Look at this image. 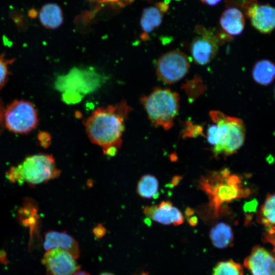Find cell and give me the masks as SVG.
Segmentation results:
<instances>
[{"label": "cell", "mask_w": 275, "mask_h": 275, "mask_svg": "<svg viewBox=\"0 0 275 275\" xmlns=\"http://www.w3.org/2000/svg\"><path fill=\"white\" fill-rule=\"evenodd\" d=\"M190 62L186 54L178 50L168 51L158 59L156 69L158 78L166 84H172L187 73Z\"/></svg>", "instance_id": "obj_8"}, {"label": "cell", "mask_w": 275, "mask_h": 275, "mask_svg": "<svg viewBox=\"0 0 275 275\" xmlns=\"http://www.w3.org/2000/svg\"><path fill=\"white\" fill-rule=\"evenodd\" d=\"M131 108L125 100L98 107L84 121L90 141L102 148H120L125 130V121Z\"/></svg>", "instance_id": "obj_1"}, {"label": "cell", "mask_w": 275, "mask_h": 275, "mask_svg": "<svg viewBox=\"0 0 275 275\" xmlns=\"http://www.w3.org/2000/svg\"><path fill=\"white\" fill-rule=\"evenodd\" d=\"M200 34V36L193 40L190 52L195 63L205 65L209 63L216 55L220 39L206 30H202Z\"/></svg>", "instance_id": "obj_10"}, {"label": "cell", "mask_w": 275, "mask_h": 275, "mask_svg": "<svg viewBox=\"0 0 275 275\" xmlns=\"http://www.w3.org/2000/svg\"><path fill=\"white\" fill-rule=\"evenodd\" d=\"M251 23L257 31L268 34L275 29V8L269 5H255L248 12Z\"/></svg>", "instance_id": "obj_14"}, {"label": "cell", "mask_w": 275, "mask_h": 275, "mask_svg": "<svg viewBox=\"0 0 275 275\" xmlns=\"http://www.w3.org/2000/svg\"><path fill=\"white\" fill-rule=\"evenodd\" d=\"M5 108L3 100L0 98V135L3 133L5 126Z\"/></svg>", "instance_id": "obj_31"}, {"label": "cell", "mask_w": 275, "mask_h": 275, "mask_svg": "<svg viewBox=\"0 0 275 275\" xmlns=\"http://www.w3.org/2000/svg\"><path fill=\"white\" fill-rule=\"evenodd\" d=\"M20 221L33 229L36 228L38 221V209L36 203L30 198L24 199L18 209Z\"/></svg>", "instance_id": "obj_21"}, {"label": "cell", "mask_w": 275, "mask_h": 275, "mask_svg": "<svg viewBox=\"0 0 275 275\" xmlns=\"http://www.w3.org/2000/svg\"><path fill=\"white\" fill-rule=\"evenodd\" d=\"M148 117L155 127L171 129L178 114L180 99L178 93L169 89L155 88L140 98Z\"/></svg>", "instance_id": "obj_5"}, {"label": "cell", "mask_w": 275, "mask_h": 275, "mask_svg": "<svg viewBox=\"0 0 275 275\" xmlns=\"http://www.w3.org/2000/svg\"><path fill=\"white\" fill-rule=\"evenodd\" d=\"M239 176L231 174L228 168L202 176L199 186L209 198V208L214 218L218 217L222 206L237 198L247 197L251 194L249 188L241 185Z\"/></svg>", "instance_id": "obj_2"}, {"label": "cell", "mask_w": 275, "mask_h": 275, "mask_svg": "<svg viewBox=\"0 0 275 275\" xmlns=\"http://www.w3.org/2000/svg\"><path fill=\"white\" fill-rule=\"evenodd\" d=\"M195 210L189 207H187L185 210V215L186 218H188L195 214Z\"/></svg>", "instance_id": "obj_37"}, {"label": "cell", "mask_w": 275, "mask_h": 275, "mask_svg": "<svg viewBox=\"0 0 275 275\" xmlns=\"http://www.w3.org/2000/svg\"><path fill=\"white\" fill-rule=\"evenodd\" d=\"M274 93H275V89H274Z\"/></svg>", "instance_id": "obj_42"}, {"label": "cell", "mask_w": 275, "mask_h": 275, "mask_svg": "<svg viewBox=\"0 0 275 275\" xmlns=\"http://www.w3.org/2000/svg\"><path fill=\"white\" fill-rule=\"evenodd\" d=\"M243 264L252 275H275V258L261 246H254Z\"/></svg>", "instance_id": "obj_11"}, {"label": "cell", "mask_w": 275, "mask_h": 275, "mask_svg": "<svg viewBox=\"0 0 275 275\" xmlns=\"http://www.w3.org/2000/svg\"><path fill=\"white\" fill-rule=\"evenodd\" d=\"M104 80L103 75L93 67H73L57 77L55 88L62 92L65 103L75 104L85 95L97 90Z\"/></svg>", "instance_id": "obj_4"}, {"label": "cell", "mask_w": 275, "mask_h": 275, "mask_svg": "<svg viewBox=\"0 0 275 275\" xmlns=\"http://www.w3.org/2000/svg\"><path fill=\"white\" fill-rule=\"evenodd\" d=\"M222 0H201V1L208 6H214L221 2Z\"/></svg>", "instance_id": "obj_35"}, {"label": "cell", "mask_w": 275, "mask_h": 275, "mask_svg": "<svg viewBox=\"0 0 275 275\" xmlns=\"http://www.w3.org/2000/svg\"><path fill=\"white\" fill-rule=\"evenodd\" d=\"M61 173L51 154L38 153L28 155L20 163L10 167L6 176L12 183L33 187L55 179Z\"/></svg>", "instance_id": "obj_3"}, {"label": "cell", "mask_w": 275, "mask_h": 275, "mask_svg": "<svg viewBox=\"0 0 275 275\" xmlns=\"http://www.w3.org/2000/svg\"><path fill=\"white\" fill-rule=\"evenodd\" d=\"M14 61V59H7L4 54H0V90L8 80L10 76L9 66Z\"/></svg>", "instance_id": "obj_26"}, {"label": "cell", "mask_w": 275, "mask_h": 275, "mask_svg": "<svg viewBox=\"0 0 275 275\" xmlns=\"http://www.w3.org/2000/svg\"><path fill=\"white\" fill-rule=\"evenodd\" d=\"M99 275H115V274L109 272H103L101 273Z\"/></svg>", "instance_id": "obj_40"}, {"label": "cell", "mask_w": 275, "mask_h": 275, "mask_svg": "<svg viewBox=\"0 0 275 275\" xmlns=\"http://www.w3.org/2000/svg\"><path fill=\"white\" fill-rule=\"evenodd\" d=\"M254 80L263 86L270 85L275 79V65L269 60L263 59L257 61L252 70Z\"/></svg>", "instance_id": "obj_20"}, {"label": "cell", "mask_w": 275, "mask_h": 275, "mask_svg": "<svg viewBox=\"0 0 275 275\" xmlns=\"http://www.w3.org/2000/svg\"><path fill=\"white\" fill-rule=\"evenodd\" d=\"M5 126L17 134H28L37 126L39 117L34 104L24 100H15L5 108Z\"/></svg>", "instance_id": "obj_7"}, {"label": "cell", "mask_w": 275, "mask_h": 275, "mask_svg": "<svg viewBox=\"0 0 275 275\" xmlns=\"http://www.w3.org/2000/svg\"><path fill=\"white\" fill-rule=\"evenodd\" d=\"M43 248L46 251L60 249L71 254L76 259L79 257L80 249L77 240L66 231L54 230L44 234Z\"/></svg>", "instance_id": "obj_13"}, {"label": "cell", "mask_w": 275, "mask_h": 275, "mask_svg": "<svg viewBox=\"0 0 275 275\" xmlns=\"http://www.w3.org/2000/svg\"><path fill=\"white\" fill-rule=\"evenodd\" d=\"M73 275H91L89 273L85 271H77Z\"/></svg>", "instance_id": "obj_39"}, {"label": "cell", "mask_w": 275, "mask_h": 275, "mask_svg": "<svg viewBox=\"0 0 275 275\" xmlns=\"http://www.w3.org/2000/svg\"><path fill=\"white\" fill-rule=\"evenodd\" d=\"M257 221L267 228L268 234L275 233V194H268L257 214Z\"/></svg>", "instance_id": "obj_17"}, {"label": "cell", "mask_w": 275, "mask_h": 275, "mask_svg": "<svg viewBox=\"0 0 275 275\" xmlns=\"http://www.w3.org/2000/svg\"><path fill=\"white\" fill-rule=\"evenodd\" d=\"M190 100L197 98L204 92L206 87L202 79L199 76H195L190 80H187L182 86Z\"/></svg>", "instance_id": "obj_24"}, {"label": "cell", "mask_w": 275, "mask_h": 275, "mask_svg": "<svg viewBox=\"0 0 275 275\" xmlns=\"http://www.w3.org/2000/svg\"><path fill=\"white\" fill-rule=\"evenodd\" d=\"M37 139L40 146L44 148H48L51 144V136L48 132L40 131L37 135Z\"/></svg>", "instance_id": "obj_29"}, {"label": "cell", "mask_w": 275, "mask_h": 275, "mask_svg": "<svg viewBox=\"0 0 275 275\" xmlns=\"http://www.w3.org/2000/svg\"><path fill=\"white\" fill-rule=\"evenodd\" d=\"M199 136L205 137L202 126L194 124L191 121H187L182 132V138H196Z\"/></svg>", "instance_id": "obj_27"}, {"label": "cell", "mask_w": 275, "mask_h": 275, "mask_svg": "<svg viewBox=\"0 0 275 275\" xmlns=\"http://www.w3.org/2000/svg\"><path fill=\"white\" fill-rule=\"evenodd\" d=\"M37 14H38L37 12L34 9L32 8L29 10L28 11V15L30 17L32 18H36L37 16Z\"/></svg>", "instance_id": "obj_38"}, {"label": "cell", "mask_w": 275, "mask_h": 275, "mask_svg": "<svg viewBox=\"0 0 275 275\" xmlns=\"http://www.w3.org/2000/svg\"><path fill=\"white\" fill-rule=\"evenodd\" d=\"M158 181L153 175L146 174L142 176L136 186V192L142 198L150 199L158 196Z\"/></svg>", "instance_id": "obj_22"}, {"label": "cell", "mask_w": 275, "mask_h": 275, "mask_svg": "<svg viewBox=\"0 0 275 275\" xmlns=\"http://www.w3.org/2000/svg\"><path fill=\"white\" fill-rule=\"evenodd\" d=\"M209 237L213 245L218 249L229 246L234 238L231 227L222 222L216 223L211 228Z\"/></svg>", "instance_id": "obj_18"}, {"label": "cell", "mask_w": 275, "mask_h": 275, "mask_svg": "<svg viewBox=\"0 0 275 275\" xmlns=\"http://www.w3.org/2000/svg\"><path fill=\"white\" fill-rule=\"evenodd\" d=\"M119 148L116 147H111L102 150L103 154L108 157H113L118 152Z\"/></svg>", "instance_id": "obj_32"}, {"label": "cell", "mask_w": 275, "mask_h": 275, "mask_svg": "<svg viewBox=\"0 0 275 275\" xmlns=\"http://www.w3.org/2000/svg\"><path fill=\"white\" fill-rule=\"evenodd\" d=\"M224 31L231 36H238L244 29V18L242 12L235 7L226 9L219 20Z\"/></svg>", "instance_id": "obj_15"}, {"label": "cell", "mask_w": 275, "mask_h": 275, "mask_svg": "<svg viewBox=\"0 0 275 275\" xmlns=\"http://www.w3.org/2000/svg\"><path fill=\"white\" fill-rule=\"evenodd\" d=\"M9 15L20 31H25L28 28V20L25 13L21 10L11 7Z\"/></svg>", "instance_id": "obj_25"}, {"label": "cell", "mask_w": 275, "mask_h": 275, "mask_svg": "<svg viewBox=\"0 0 275 275\" xmlns=\"http://www.w3.org/2000/svg\"><path fill=\"white\" fill-rule=\"evenodd\" d=\"M162 21V15L156 7L150 6L144 9L140 19L141 27L143 31L141 38L147 40L148 34L159 27Z\"/></svg>", "instance_id": "obj_19"}, {"label": "cell", "mask_w": 275, "mask_h": 275, "mask_svg": "<svg viewBox=\"0 0 275 275\" xmlns=\"http://www.w3.org/2000/svg\"><path fill=\"white\" fill-rule=\"evenodd\" d=\"M207 141L209 144L214 147L219 142L217 127L215 124L210 125L207 130Z\"/></svg>", "instance_id": "obj_28"}, {"label": "cell", "mask_w": 275, "mask_h": 275, "mask_svg": "<svg viewBox=\"0 0 275 275\" xmlns=\"http://www.w3.org/2000/svg\"><path fill=\"white\" fill-rule=\"evenodd\" d=\"M135 275H149L148 272H145V271H142L139 274H135Z\"/></svg>", "instance_id": "obj_41"}, {"label": "cell", "mask_w": 275, "mask_h": 275, "mask_svg": "<svg viewBox=\"0 0 275 275\" xmlns=\"http://www.w3.org/2000/svg\"><path fill=\"white\" fill-rule=\"evenodd\" d=\"M189 224L191 226H196L198 223V218L196 215H192L187 218Z\"/></svg>", "instance_id": "obj_34"}, {"label": "cell", "mask_w": 275, "mask_h": 275, "mask_svg": "<svg viewBox=\"0 0 275 275\" xmlns=\"http://www.w3.org/2000/svg\"><path fill=\"white\" fill-rule=\"evenodd\" d=\"M156 8L162 12H166L169 9V6L165 3L159 2L156 4Z\"/></svg>", "instance_id": "obj_33"}, {"label": "cell", "mask_w": 275, "mask_h": 275, "mask_svg": "<svg viewBox=\"0 0 275 275\" xmlns=\"http://www.w3.org/2000/svg\"><path fill=\"white\" fill-rule=\"evenodd\" d=\"M182 176H180L179 175H176L174 176L171 180V185L172 186H177V185H178V184L179 183L180 181L182 180Z\"/></svg>", "instance_id": "obj_36"}, {"label": "cell", "mask_w": 275, "mask_h": 275, "mask_svg": "<svg viewBox=\"0 0 275 275\" xmlns=\"http://www.w3.org/2000/svg\"><path fill=\"white\" fill-rule=\"evenodd\" d=\"M39 20L42 25L49 29H56L63 23L64 16L61 7L55 3L44 5L39 13Z\"/></svg>", "instance_id": "obj_16"}, {"label": "cell", "mask_w": 275, "mask_h": 275, "mask_svg": "<svg viewBox=\"0 0 275 275\" xmlns=\"http://www.w3.org/2000/svg\"><path fill=\"white\" fill-rule=\"evenodd\" d=\"M143 213L147 218L164 225H180L184 222V216L179 209L169 201H162L158 205L147 206Z\"/></svg>", "instance_id": "obj_12"}, {"label": "cell", "mask_w": 275, "mask_h": 275, "mask_svg": "<svg viewBox=\"0 0 275 275\" xmlns=\"http://www.w3.org/2000/svg\"><path fill=\"white\" fill-rule=\"evenodd\" d=\"M209 116L217 127L219 139L218 143L213 148V153L215 156H228L236 152L245 140V129L242 120L218 111L210 112Z\"/></svg>", "instance_id": "obj_6"}, {"label": "cell", "mask_w": 275, "mask_h": 275, "mask_svg": "<svg viewBox=\"0 0 275 275\" xmlns=\"http://www.w3.org/2000/svg\"><path fill=\"white\" fill-rule=\"evenodd\" d=\"M93 233L96 238L100 239L106 234V229L102 224H98L94 228Z\"/></svg>", "instance_id": "obj_30"}, {"label": "cell", "mask_w": 275, "mask_h": 275, "mask_svg": "<svg viewBox=\"0 0 275 275\" xmlns=\"http://www.w3.org/2000/svg\"><path fill=\"white\" fill-rule=\"evenodd\" d=\"M242 266L233 260L223 261L216 264L211 275H243Z\"/></svg>", "instance_id": "obj_23"}, {"label": "cell", "mask_w": 275, "mask_h": 275, "mask_svg": "<svg viewBox=\"0 0 275 275\" xmlns=\"http://www.w3.org/2000/svg\"><path fill=\"white\" fill-rule=\"evenodd\" d=\"M69 252L60 249L48 251L42 259L47 275H73L80 266Z\"/></svg>", "instance_id": "obj_9"}]
</instances>
